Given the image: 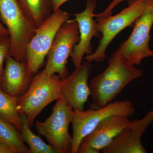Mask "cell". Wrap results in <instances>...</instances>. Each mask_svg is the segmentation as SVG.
Masks as SVG:
<instances>
[{"instance_id":"obj_1","label":"cell","mask_w":153,"mask_h":153,"mask_svg":"<svg viewBox=\"0 0 153 153\" xmlns=\"http://www.w3.org/2000/svg\"><path fill=\"white\" fill-rule=\"evenodd\" d=\"M143 71L128 63L117 50L112 53L106 69L90 79L92 103L90 109H97L112 101L134 79L141 77Z\"/></svg>"},{"instance_id":"obj_6","label":"cell","mask_w":153,"mask_h":153,"mask_svg":"<svg viewBox=\"0 0 153 153\" xmlns=\"http://www.w3.org/2000/svg\"><path fill=\"white\" fill-rule=\"evenodd\" d=\"M135 113V109L133 104L128 100L111 102L105 106L97 109H73L71 123L73 128L71 153H77L83 139L106 118L116 115L129 117L133 115Z\"/></svg>"},{"instance_id":"obj_14","label":"cell","mask_w":153,"mask_h":153,"mask_svg":"<svg viewBox=\"0 0 153 153\" xmlns=\"http://www.w3.org/2000/svg\"><path fill=\"white\" fill-rule=\"evenodd\" d=\"M144 132L140 127L138 120L131 121L101 151L104 153H147L141 140V137Z\"/></svg>"},{"instance_id":"obj_3","label":"cell","mask_w":153,"mask_h":153,"mask_svg":"<svg viewBox=\"0 0 153 153\" xmlns=\"http://www.w3.org/2000/svg\"><path fill=\"white\" fill-rule=\"evenodd\" d=\"M153 4V0H129L128 7L119 13L95 20L97 28L101 35L96 50L86 55V61L102 62L107 57V48L114 38L126 27H130L139 17Z\"/></svg>"},{"instance_id":"obj_4","label":"cell","mask_w":153,"mask_h":153,"mask_svg":"<svg viewBox=\"0 0 153 153\" xmlns=\"http://www.w3.org/2000/svg\"><path fill=\"white\" fill-rule=\"evenodd\" d=\"M0 18L8 30L10 55L17 60L26 62L27 47L37 28L26 16L17 0H0Z\"/></svg>"},{"instance_id":"obj_26","label":"cell","mask_w":153,"mask_h":153,"mask_svg":"<svg viewBox=\"0 0 153 153\" xmlns=\"http://www.w3.org/2000/svg\"><path fill=\"white\" fill-rule=\"evenodd\" d=\"M2 142H4L1 139V138H0V143H2Z\"/></svg>"},{"instance_id":"obj_18","label":"cell","mask_w":153,"mask_h":153,"mask_svg":"<svg viewBox=\"0 0 153 153\" xmlns=\"http://www.w3.org/2000/svg\"><path fill=\"white\" fill-rule=\"evenodd\" d=\"M0 138L14 148L19 153H30V149L23 142L21 132L12 124L0 118Z\"/></svg>"},{"instance_id":"obj_12","label":"cell","mask_w":153,"mask_h":153,"mask_svg":"<svg viewBox=\"0 0 153 153\" xmlns=\"http://www.w3.org/2000/svg\"><path fill=\"white\" fill-rule=\"evenodd\" d=\"M0 78V87L5 93L19 98L30 87L33 76L28 72L26 62L19 61L10 54Z\"/></svg>"},{"instance_id":"obj_9","label":"cell","mask_w":153,"mask_h":153,"mask_svg":"<svg viewBox=\"0 0 153 153\" xmlns=\"http://www.w3.org/2000/svg\"><path fill=\"white\" fill-rule=\"evenodd\" d=\"M153 25V4L135 21L130 36L118 49L131 65H140L143 59L153 57V51L149 47Z\"/></svg>"},{"instance_id":"obj_16","label":"cell","mask_w":153,"mask_h":153,"mask_svg":"<svg viewBox=\"0 0 153 153\" xmlns=\"http://www.w3.org/2000/svg\"><path fill=\"white\" fill-rule=\"evenodd\" d=\"M20 115L22 121L20 130L21 138L23 142L28 145L30 153H56L51 145L44 142L41 137L31 130L25 115Z\"/></svg>"},{"instance_id":"obj_25","label":"cell","mask_w":153,"mask_h":153,"mask_svg":"<svg viewBox=\"0 0 153 153\" xmlns=\"http://www.w3.org/2000/svg\"><path fill=\"white\" fill-rule=\"evenodd\" d=\"M68 1L69 0H52L54 11L57 10L58 9L60 8V6Z\"/></svg>"},{"instance_id":"obj_20","label":"cell","mask_w":153,"mask_h":153,"mask_svg":"<svg viewBox=\"0 0 153 153\" xmlns=\"http://www.w3.org/2000/svg\"><path fill=\"white\" fill-rule=\"evenodd\" d=\"M125 1V0H112L109 5L107 7L103 12L99 14L93 13L92 16L94 18H96V19L105 18L110 16H112L113 10L115 7Z\"/></svg>"},{"instance_id":"obj_15","label":"cell","mask_w":153,"mask_h":153,"mask_svg":"<svg viewBox=\"0 0 153 153\" xmlns=\"http://www.w3.org/2000/svg\"><path fill=\"white\" fill-rule=\"evenodd\" d=\"M26 16L38 28L54 12L52 0H17Z\"/></svg>"},{"instance_id":"obj_8","label":"cell","mask_w":153,"mask_h":153,"mask_svg":"<svg viewBox=\"0 0 153 153\" xmlns=\"http://www.w3.org/2000/svg\"><path fill=\"white\" fill-rule=\"evenodd\" d=\"M79 41L78 23L67 20L58 30L47 55V61L43 72L47 75L57 73L61 79L69 75L66 64L74 46Z\"/></svg>"},{"instance_id":"obj_23","label":"cell","mask_w":153,"mask_h":153,"mask_svg":"<svg viewBox=\"0 0 153 153\" xmlns=\"http://www.w3.org/2000/svg\"><path fill=\"white\" fill-rule=\"evenodd\" d=\"M0 153H18L10 145L5 142L0 143Z\"/></svg>"},{"instance_id":"obj_11","label":"cell","mask_w":153,"mask_h":153,"mask_svg":"<svg viewBox=\"0 0 153 153\" xmlns=\"http://www.w3.org/2000/svg\"><path fill=\"white\" fill-rule=\"evenodd\" d=\"M96 5V0H87L85 10L82 13L73 15L75 18L74 20L78 23L79 32V41L74 46L71 56V61L75 68L81 65L83 55L92 53L91 44L92 38L101 37L97 28V22L92 16Z\"/></svg>"},{"instance_id":"obj_10","label":"cell","mask_w":153,"mask_h":153,"mask_svg":"<svg viewBox=\"0 0 153 153\" xmlns=\"http://www.w3.org/2000/svg\"><path fill=\"white\" fill-rule=\"evenodd\" d=\"M92 67V62H82L71 74L62 79V97L73 109L84 110L91 96L88 80Z\"/></svg>"},{"instance_id":"obj_13","label":"cell","mask_w":153,"mask_h":153,"mask_svg":"<svg viewBox=\"0 0 153 153\" xmlns=\"http://www.w3.org/2000/svg\"><path fill=\"white\" fill-rule=\"evenodd\" d=\"M130 122L126 116L109 117L102 121L82 142L100 152L107 146Z\"/></svg>"},{"instance_id":"obj_19","label":"cell","mask_w":153,"mask_h":153,"mask_svg":"<svg viewBox=\"0 0 153 153\" xmlns=\"http://www.w3.org/2000/svg\"><path fill=\"white\" fill-rule=\"evenodd\" d=\"M10 42L9 37L0 39V78L4 69V62L10 54Z\"/></svg>"},{"instance_id":"obj_7","label":"cell","mask_w":153,"mask_h":153,"mask_svg":"<svg viewBox=\"0 0 153 153\" xmlns=\"http://www.w3.org/2000/svg\"><path fill=\"white\" fill-rule=\"evenodd\" d=\"M70 15L60 8L54 11L37 28L26 50V64L28 72L33 76L43 67L56 33Z\"/></svg>"},{"instance_id":"obj_22","label":"cell","mask_w":153,"mask_h":153,"mask_svg":"<svg viewBox=\"0 0 153 153\" xmlns=\"http://www.w3.org/2000/svg\"><path fill=\"white\" fill-rule=\"evenodd\" d=\"M98 152L89 145L81 142L79 145L77 153H99Z\"/></svg>"},{"instance_id":"obj_5","label":"cell","mask_w":153,"mask_h":153,"mask_svg":"<svg viewBox=\"0 0 153 153\" xmlns=\"http://www.w3.org/2000/svg\"><path fill=\"white\" fill-rule=\"evenodd\" d=\"M73 109L61 97L57 100L52 114L44 122L36 121V130L44 137L57 153H71L72 138L68 132Z\"/></svg>"},{"instance_id":"obj_2","label":"cell","mask_w":153,"mask_h":153,"mask_svg":"<svg viewBox=\"0 0 153 153\" xmlns=\"http://www.w3.org/2000/svg\"><path fill=\"white\" fill-rule=\"evenodd\" d=\"M62 79L56 74L47 75L43 71L33 76L30 87L18 99L17 110L25 114L30 127L42 111L62 97Z\"/></svg>"},{"instance_id":"obj_17","label":"cell","mask_w":153,"mask_h":153,"mask_svg":"<svg viewBox=\"0 0 153 153\" xmlns=\"http://www.w3.org/2000/svg\"><path fill=\"white\" fill-rule=\"evenodd\" d=\"M18 99L7 94L0 87V118L20 131L22 121L17 110Z\"/></svg>"},{"instance_id":"obj_21","label":"cell","mask_w":153,"mask_h":153,"mask_svg":"<svg viewBox=\"0 0 153 153\" xmlns=\"http://www.w3.org/2000/svg\"><path fill=\"white\" fill-rule=\"evenodd\" d=\"M153 121V109L147 113L145 116L140 120H138L139 124L143 130H146L147 128Z\"/></svg>"},{"instance_id":"obj_24","label":"cell","mask_w":153,"mask_h":153,"mask_svg":"<svg viewBox=\"0 0 153 153\" xmlns=\"http://www.w3.org/2000/svg\"><path fill=\"white\" fill-rule=\"evenodd\" d=\"M9 33L8 30L7 28L3 26L1 21L0 18V39L9 37Z\"/></svg>"}]
</instances>
